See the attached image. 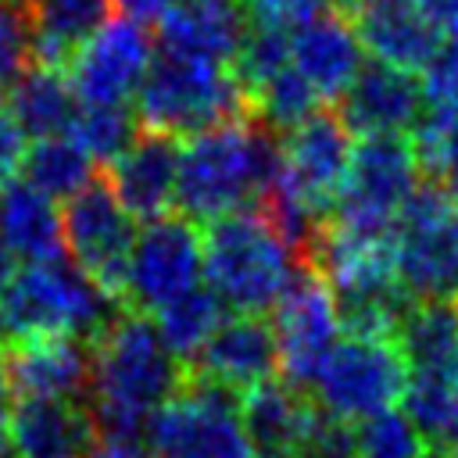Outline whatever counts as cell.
I'll use <instances>...</instances> for the list:
<instances>
[{
  "instance_id": "6da1fadb",
  "label": "cell",
  "mask_w": 458,
  "mask_h": 458,
  "mask_svg": "<svg viewBox=\"0 0 458 458\" xmlns=\"http://www.w3.org/2000/svg\"><path fill=\"white\" fill-rule=\"evenodd\" d=\"M86 408L100 440H143L150 419L182 390L186 365L165 347L157 326L118 315L93 344Z\"/></svg>"
},
{
  "instance_id": "7a4b0ae2",
  "label": "cell",
  "mask_w": 458,
  "mask_h": 458,
  "mask_svg": "<svg viewBox=\"0 0 458 458\" xmlns=\"http://www.w3.org/2000/svg\"><path fill=\"white\" fill-rule=\"evenodd\" d=\"M279 179L276 132L240 114L200 129L179 143L175 208L190 222H211L229 211L258 208Z\"/></svg>"
},
{
  "instance_id": "3957f363",
  "label": "cell",
  "mask_w": 458,
  "mask_h": 458,
  "mask_svg": "<svg viewBox=\"0 0 458 458\" xmlns=\"http://www.w3.org/2000/svg\"><path fill=\"white\" fill-rule=\"evenodd\" d=\"M200 247L204 283L236 315L272 311L301 268V254L261 208H243L204 222Z\"/></svg>"
},
{
  "instance_id": "277c9868",
  "label": "cell",
  "mask_w": 458,
  "mask_h": 458,
  "mask_svg": "<svg viewBox=\"0 0 458 458\" xmlns=\"http://www.w3.org/2000/svg\"><path fill=\"white\" fill-rule=\"evenodd\" d=\"M114 318L118 301L68 258L21 265L0 286V344L36 336H79L93 344Z\"/></svg>"
},
{
  "instance_id": "5b68a950",
  "label": "cell",
  "mask_w": 458,
  "mask_h": 458,
  "mask_svg": "<svg viewBox=\"0 0 458 458\" xmlns=\"http://www.w3.org/2000/svg\"><path fill=\"white\" fill-rule=\"evenodd\" d=\"M132 100L140 125L165 136H193L218 122L250 114L247 89L233 64H215L161 47H154V61Z\"/></svg>"
},
{
  "instance_id": "8992f818",
  "label": "cell",
  "mask_w": 458,
  "mask_h": 458,
  "mask_svg": "<svg viewBox=\"0 0 458 458\" xmlns=\"http://www.w3.org/2000/svg\"><path fill=\"white\" fill-rule=\"evenodd\" d=\"M390 254L411 304H458V211L433 182H419L390 229Z\"/></svg>"
},
{
  "instance_id": "52a82bcc",
  "label": "cell",
  "mask_w": 458,
  "mask_h": 458,
  "mask_svg": "<svg viewBox=\"0 0 458 458\" xmlns=\"http://www.w3.org/2000/svg\"><path fill=\"white\" fill-rule=\"evenodd\" d=\"M408 365L394 336H340L326 354L308 397L318 411L361 426L390 411L404 394Z\"/></svg>"
},
{
  "instance_id": "ba28073f",
  "label": "cell",
  "mask_w": 458,
  "mask_h": 458,
  "mask_svg": "<svg viewBox=\"0 0 458 458\" xmlns=\"http://www.w3.org/2000/svg\"><path fill=\"white\" fill-rule=\"evenodd\" d=\"M419 175L408 136H361L326 222L358 236H390L408 197L419 190Z\"/></svg>"
},
{
  "instance_id": "9c48e42d",
  "label": "cell",
  "mask_w": 458,
  "mask_h": 458,
  "mask_svg": "<svg viewBox=\"0 0 458 458\" xmlns=\"http://www.w3.org/2000/svg\"><path fill=\"white\" fill-rule=\"evenodd\" d=\"M143 440L154 458H254L240 422V394L197 376L150 419Z\"/></svg>"
},
{
  "instance_id": "30bf717a",
  "label": "cell",
  "mask_w": 458,
  "mask_h": 458,
  "mask_svg": "<svg viewBox=\"0 0 458 458\" xmlns=\"http://www.w3.org/2000/svg\"><path fill=\"white\" fill-rule=\"evenodd\" d=\"M354 132L333 111H315L279 143V179L268 193L286 197L311 218L326 222L347 175Z\"/></svg>"
},
{
  "instance_id": "8fae6325",
  "label": "cell",
  "mask_w": 458,
  "mask_h": 458,
  "mask_svg": "<svg viewBox=\"0 0 458 458\" xmlns=\"http://www.w3.org/2000/svg\"><path fill=\"white\" fill-rule=\"evenodd\" d=\"M61 229H64V258L104 293L122 301L125 268L140 229L136 218L111 193V186L93 179L86 190L68 197L61 211Z\"/></svg>"
},
{
  "instance_id": "7c38bea8",
  "label": "cell",
  "mask_w": 458,
  "mask_h": 458,
  "mask_svg": "<svg viewBox=\"0 0 458 458\" xmlns=\"http://www.w3.org/2000/svg\"><path fill=\"white\" fill-rule=\"evenodd\" d=\"M272 333H276V347H279L283 383L308 394V386L318 376L326 354L336 347V340L344 333L336 297H333L329 283L308 261H301L290 286L276 301Z\"/></svg>"
},
{
  "instance_id": "4fadbf2b",
  "label": "cell",
  "mask_w": 458,
  "mask_h": 458,
  "mask_svg": "<svg viewBox=\"0 0 458 458\" xmlns=\"http://www.w3.org/2000/svg\"><path fill=\"white\" fill-rule=\"evenodd\" d=\"M200 283H204V247L197 222L172 211L154 222H143L129 254L122 301H129L132 311L147 315Z\"/></svg>"
},
{
  "instance_id": "5bb4252c",
  "label": "cell",
  "mask_w": 458,
  "mask_h": 458,
  "mask_svg": "<svg viewBox=\"0 0 458 458\" xmlns=\"http://www.w3.org/2000/svg\"><path fill=\"white\" fill-rule=\"evenodd\" d=\"M154 61L147 25L111 18L64 68L79 104H129Z\"/></svg>"
},
{
  "instance_id": "9a60e30c",
  "label": "cell",
  "mask_w": 458,
  "mask_h": 458,
  "mask_svg": "<svg viewBox=\"0 0 458 458\" xmlns=\"http://www.w3.org/2000/svg\"><path fill=\"white\" fill-rule=\"evenodd\" d=\"M190 369L197 379H208L233 394H247L250 386L272 379L279 369L272 322H265L261 315H225L197 351Z\"/></svg>"
},
{
  "instance_id": "2e32d148",
  "label": "cell",
  "mask_w": 458,
  "mask_h": 458,
  "mask_svg": "<svg viewBox=\"0 0 458 458\" xmlns=\"http://www.w3.org/2000/svg\"><path fill=\"white\" fill-rule=\"evenodd\" d=\"M7 390L14 397L82 401L89 390L93 347L79 336H36L7 344Z\"/></svg>"
},
{
  "instance_id": "e0dca14e",
  "label": "cell",
  "mask_w": 458,
  "mask_h": 458,
  "mask_svg": "<svg viewBox=\"0 0 458 458\" xmlns=\"http://www.w3.org/2000/svg\"><path fill=\"white\" fill-rule=\"evenodd\" d=\"M422 86L411 72L361 64L340 97V118L354 136H404L422 118Z\"/></svg>"
},
{
  "instance_id": "ac0fdd59",
  "label": "cell",
  "mask_w": 458,
  "mask_h": 458,
  "mask_svg": "<svg viewBox=\"0 0 458 458\" xmlns=\"http://www.w3.org/2000/svg\"><path fill=\"white\" fill-rule=\"evenodd\" d=\"M179 179V140L140 129L129 150L111 161V193L136 222H154L175 208Z\"/></svg>"
},
{
  "instance_id": "d6986e66",
  "label": "cell",
  "mask_w": 458,
  "mask_h": 458,
  "mask_svg": "<svg viewBox=\"0 0 458 458\" xmlns=\"http://www.w3.org/2000/svg\"><path fill=\"white\" fill-rule=\"evenodd\" d=\"M97 440L82 401L18 397L11 404V458H89Z\"/></svg>"
},
{
  "instance_id": "ffe728a7",
  "label": "cell",
  "mask_w": 458,
  "mask_h": 458,
  "mask_svg": "<svg viewBox=\"0 0 458 458\" xmlns=\"http://www.w3.org/2000/svg\"><path fill=\"white\" fill-rule=\"evenodd\" d=\"M361 39L351 18L322 11L290 32V64L322 100H340L361 72Z\"/></svg>"
},
{
  "instance_id": "44dd1931",
  "label": "cell",
  "mask_w": 458,
  "mask_h": 458,
  "mask_svg": "<svg viewBox=\"0 0 458 458\" xmlns=\"http://www.w3.org/2000/svg\"><path fill=\"white\" fill-rule=\"evenodd\" d=\"M315 401L290 383L265 379L240 394V422L254 458H301L315 422Z\"/></svg>"
},
{
  "instance_id": "7402d4cb",
  "label": "cell",
  "mask_w": 458,
  "mask_h": 458,
  "mask_svg": "<svg viewBox=\"0 0 458 458\" xmlns=\"http://www.w3.org/2000/svg\"><path fill=\"white\" fill-rule=\"evenodd\" d=\"M243 32H247V14L240 0H179L157 21L154 47L215 64H233Z\"/></svg>"
},
{
  "instance_id": "603a6c76",
  "label": "cell",
  "mask_w": 458,
  "mask_h": 458,
  "mask_svg": "<svg viewBox=\"0 0 458 458\" xmlns=\"http://www.w3.org/2000/svg\"><path fill=\"white\" fill-rule=\"evenodd\" d=\"M404 365V419L429 447L458 451V344L426 358H411Z\"/></svg>"
},
{
  "instance_id": "cb8c5ba5",
  "label": "cell",
  "mask_w": 458,
  "mask_h": 458,
  "mask_svg": "<svg viewBox=\"0 0 458 458\" xmlns=\"http://www.w3.org/2000/svg\"><path fill=\"white\" fill-rule=\"evenodd\" d=\"M361 47L390 68L422 72L440 47V32L415 11L411 0H365L354 11Z\"/></svg>"
},
{
  "instance_id": "d4e9b609",
  "label": "cell",
  "mask_w": 458,
  "mask_h": 458,
  "mask_svg": "<svg viewBox=\"0 0 458 458\" xmlns=\"http://www.w3.org/2000/svg\"><path fill=\"white\" fill-rule=\"evenodd\" d=\"M0 236L11 258H21L25 265L64 258V229H61L57 200L39 193L18 175L0 182Z\"/></svg>"
},
{
  "instance_id": "484cf974",
  "label": "cell",
  "mask_w": 458,
  "mask_h": 458,
  "mask_svg": "<svg viewBox=\"0 0 458 458\" xmlns=\"http://www.w3.org/2000/svg\"><path fill=\"white\" fill-rule=\"evenodd\" d=\"M111 21V0H36L25 14L36 64L68 68L72 57Z\"/></svg>"
},
{
  "instance_id": "4316f807",
  "label": "cell",
  "mask_w": 458,
  "mask_h": 458,
  "mask_svg": "<svg viewBox=\"0 0 458 458\" xmlns=\"http://www.w3.org/2000/svg\"><path fill=\"white\" fill-rule=\"evenodd\" d=\"M4 107L11 111V118L18 122V129L25 132V140H39V136H57L68 132L75 111H79V97L68 82L64 68H50V64H29L18 82L7 89Z\"/></svg>"
},
{
  "instance_id": "83f0119b",
  "label": "cell",
  "mask_w": 458,
  "mask_h": 458,
  "mask_svg": "<svg viewBox=\"0 0 458 458\" xmlns=\"http://www.w3.org/2000/svg\"><path fill=\"white\" fill-rule=\"evenodd\" d=\"M93 168L97 165L89 161V154L68 132H57L25 143L18 179H25L29 186H36L54 200H68L93 182Z\"/></svg>"
},
{
  "instance_id": "f1b7e54d",
  "label": "cell",
  "mask_w": 458,
  "mask_h": 458,
  "mask_svg": "<svg viewBox=\"0 0 458 458\" xmlns=\"http://www.w3.org/2000/svg\"><path fill=\"white\" fill-rule=\"evenodd\" d=\"M225 311L229 308L222 304V297L208 283H200V286L186 290L182 297L168 301L165 308H157L154 311V326H157L165 347L182 365H190L197 358V351L208 344V336L218 329V322L225 318Z\"/></svg>"
},
{
  "instance_id": "f546056e",
  "label": "cell",
  "mask_w": 458,
  "mask_h": 458,
  "mask_svg": "<svg viewBox=\"0 0 458 458\" xmlns=\"http://www.w3.org/2000/svg\"><path fill=\"white\" fill-rule=\"evenodd\" d=\"M247 107L250 118H258L265 129L290 132L315 111H322V97L304 82V75L293 64H286L283 72H276L272 79H265L247 93Z\"/></svg>"
},
{
  "instance_id": "4dcf8cb0",
  "label": "cell",
  "mask_w": 458,
  "mask_h": 458,
  "mask_svg": "<svg viewBox=\"0 0 458 458\" xmlns=\"http://www.w3.org/2000/svg\"><path fill=\"white\" fill-rule=\"evenodd\" d=\"M140 129L143 125L129 104H79L68 136L89 154L93 165H111L129 150Z\"/></svg>"
},
{
  "instance_id": "1f68e13d",
  "label": "cell",
  "mask_w": 458,
  "mask_h": 458,
  "mask_svg": "<svg viewBox=\"0 0 458 458\" xmlns=\"http://www.w3.org/2000/svg\"><path fill=\"white\" fill-rule=\"evenodd\" d=\"M408 140L419 157V168L429 172L433 179H440V193L458 211V125H451L437 114H422L411 125Z\"/></svg>"
},
{
  "instance_id": "d6a6232c",
  "label": "cell",
  "mask_w": 458,
  "mask_h": 458,
  "mask_svg": "<svg viewBox=\"0 0 458 458\" xmlns=\"http://www.w3.org/2000/svg\"><path fill=\"white\" fill-rule=\"evenodd\" d=\"M290 64V32L286 29H272V25H254L247 21L243 43L236 50L233 72L243 82V89L250 93L254 86H261L265 79H272L276 72H283Z\"/></svg>"
},
{
  "instance_id": "836d02e7",
  "label": "cell",
  "mask_w": 458,
  "mask_h": 458,
  "mask_svg": "<svg viewBox=\"0 0 458 458\" xmlns=\"http://www.w3.org/2000/svg\"><path fill=\"white\" fill-rule=\"evenodd\" d=\"M426 440L404 419V411H383L358 426V451L354 458H422Z\"/></svg>"
},
{
  "instance_id": "e575fe53",
  "label": "cell",
  "mask_w": 458,
  "mask_h": 458,
  "mask_svg": "<svg viewBox=\"0 0 458 458\" xmlns=\"http://www.w3.org/2000/svg\"><path fill=\"white\" fill-rule=\"evenodd\" d=\"M422 100L429 114L458 125V36L437 47L422 68Z\"/></svg>"
},
{
  "instance_id": "d590c367",
  "label": "cell",
  "mask_w": 458,
  "mask_h": 458,
  "mask_svg": "<svg viewBox=\"0 0 458 458\" xmlns=\"http://www.w3.org/2000/svg\"><path fill=\"white\" fill-rule=\"evenodd\" d=\"M29 64H32V50H29L25 11L0 4V100L7 97V89L18 82V75Z\"/></svg>"
},
{
  "instance_id": "8d00e7d4",
  "label": "cell",
  "mask_w": 458,
  "mask_h": 458,
  "mask_svg": "<svg viewBox=\"0 0 458 458\" xmlns=\"http://www.w3.org/2000/svg\"><path fill=\"white\" fill-rule=\"evenodd\" d=\"M354 451H358V429L326 411H315L301 458H354Z\"/></svg>"
},
{
  "instance_id": "74e56055",
  "label": "cell",
  "mask_w": 458,
  "mask_h": 458,
  "mask_svg": "<svg viewBox=\"0 0 458 458\" xmlns=\"http://www.w3.org/2000/svg\"><path fill=\"white\" fill-rule=\"evenodd\" d=\"M240 4H243L247 21L286 29V32H293L297 25L326 11V0H240Z\"/></svg>"
},
{
  "instance_id": "f35d334b",
  "label": "cell",
  "mask_w": 458,
  "mask_h": 458,
  "mask_svg": "<svg viewBox=\"0 0 458 458\" xmlns=\"http://www.w3.org/2000/svg\"><path fill=\"white\" fill-rule=\"evenodd\" d=\"M21 154H25V132L18 129V122L11 118V111L0 104V182H7V179L18 175Z\"/></svg>"
},
{
  "instance_id": "ab89813d",
  "label": "cell",
  "mask_w": 458,
  "mask_h": 458,
  "mask_svg": "<svg viewBox=\"0 0 458 458\" xmlns=\"http://www.w3.org/2000/svg\"><path fill=\"white\" fill-rule=\"evenodd\" d=\"M179 0H111V7L122 11V18L140 21V25H157Z\"/></svg>"
},
{
  "instance_id": "60d3db41",
  "label": "cell",
  "mask_w": 458,
  "mask_h": 458,
  "mask_svg": "<svg viewBox=\"0 0 458 458\" xmlns=\"http://www.w3.org/2000/svg\"><path fill=\"white\" fill-rule=\"evenodd\" d=\"M415 11L437 29V32H451L458 36V0H411Z\"/></svg>"
},
{
  "instance_id": "b9f144b4",
  "label": "cell",
  "mask_w": 458,
  "mask_h": 458,
  "mask_svg": "<svg viewBox=\"0 0 458 458\" xmlns=\"http://www.w3.org/2000/svg\"><path fill=\"white\" fill-rule=\"evenodd\" d=\"M89 458H154V454L140 440H97Z\"/></svg>"
},
{
  "instance_id": "7bdbcfd3",
  "label": "cell",
  "mask_w": 458,
  "mask_h": 458,
  "mask_svg": "<svg viewBox=\"0 0 458 458\" xmlns=\"http://www.w3.org/2000/svg\"><path fill=\"white\" fill-rule=\"evenodd\" d=\"M0 458H11V401L0 394Z\"/></svg>"
},
{
  "instance_id": "ee69618b",
  "label": "cell",
  "mask_w": 458,
  "mask_h": 458,
  "mask_svg": "<svg viewBox=\"0 0 458 458\" xmlns=\"http://www.w3.org/2000/svg\"><path fill=\"white\" fill-rule=\"evenodd\" d=\"M11 272H14V258H11V250H7V243H4V236H0V286L7 283Z\"/></svg>"
},
{
  "instance_id": "f6af8a7d",
  "label": "cell",
  "mask_w": 458,
  "mask_h": 458,
  "mask_svg": "<svg viewBox=\"0 0 458 458\" xmlns=\"http://www.w3.org/2000/svg\"><path fill=\"white\" fill-rule=\"evenodd\" d=\"M0 394H7V354L0 347Z\"/></svg>"
},
{
  "instance_id": "bcb514c9",
  "label": "cell",
  "mask_w": 458,
  "mask_h": 458,
  "mask_svg": "<svg viewBox=\"0 0 458 458\" xmlns=\"http://www.w3.org/2000/svg\"><path fill=\"white\" fill-rule=\"evenodd\" d=\"M0 4H7V7H14V11H29L36 0H0Z\"/></svg>"
}]
</instances>
